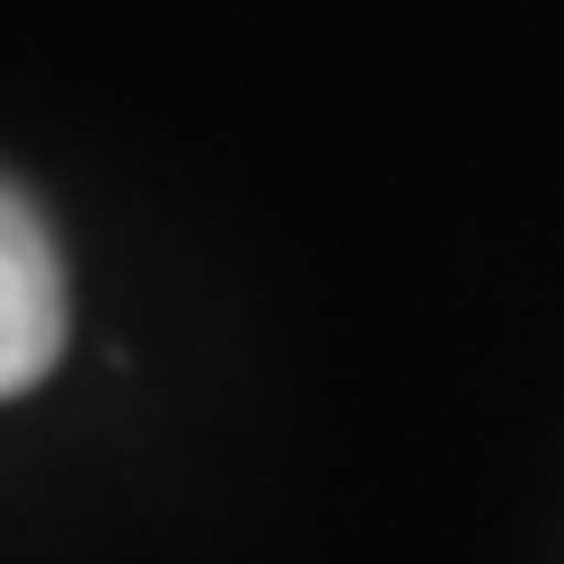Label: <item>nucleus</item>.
Segmentation results:
<instances>
[{"instance_id":"obj_1","label":"nucleus","mask_w":564,"mask_h":564,"mask_svg":"<svg viewBox=\"0 0 564 564\" xmlns=\"http://www.w3.org/2000/svg\"><path fill=\"white\" fill-rule=\"evenodd\" d=\"M66 348V263L47 217L0 180V404L57 367Z\"/></svg>"}]
</instances>
